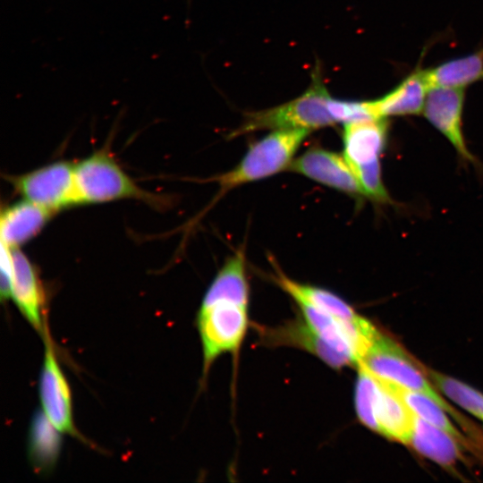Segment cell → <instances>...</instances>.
<instances>
[{
    "label": "cell",
    "mask_w": 483,
    "mask_h": 483,
    "mask_svg": "<svg viewBox=\"0 0 483 483\" xmlns=\"http://www.w3.org/2000/svg\"><path fill=\"white\" fill-rule=\"evenodd\" d=\"M42 337L45 351L38 382L42 412L62 434L80 438L73 421L71 388L58 362L47 327Z\"/></svg>",
    "instance_id": "cell-7"
},
{
    "label": "cell",
    "mask_w": 483,
    "mask_h": 483,
    "mask_svg": "<svg viewBox=\"0 0 483 483\" xmlns=\"http://www.w3.org/2000/svg\"><path fill=\"white\" fill-rule=\"evenodd\" d=\"M430 88L464 89L483 80V47L425 70Z\"/></svg>",
    "instance_id": "cell-19"
},
{
    "label": "cell",
    "mask_w": 483,
    "mask_h": 483,
    "mask_svg": "<svg viewBox=\"0 0 483 483\" xmlns=\"http://www.w3.org/2000/svg\"><path fill=\"white\" fill-rule=\"evenodd\" d=\"M464 89L433 87L428 92L422 113L466 160L473 161L462 133Z\"/></svg>",
    "instance_id": "cell-9"
},
{
    "label": "cell",
    "mask_w": 483,
    "mask_h": 483,
    "mask_svg": "<svg viewBox=\"0 0 483 483\" xmlns=\"http://www.w3.org/2000/svg\"><path fill=\"white\" fill-rule=\"evenodd\" d=\"M260 333L261 340L267 345L299 347L314 354L333 369L357 366L351 357L334 348L317 335L301 317L275 327H264Z\"/></svg>",
    "instance_id": "cell-11"
},
{
    "label": "cell",
    "mask_w": 483,
    "mask_h": 483,
    "mask_svg": "<svg viewBox=\"0 0 483 483\" xmlns=\"http://www.w3.org/2000/svg\"><path fill=\"white\" fill-rule=\"evenodd\" d=\"M61 432L42 412L36 413L29 434V456L38 471H49L58 460Z\"/></svg>",
    "instance_id": "cell-20"
},
{
    "label": "cell",
    "mask_w": 483,
    "mask_h": 483,
    "mask_svg": "<svg viewBox=\"0 0 483 483\" xmlns=\"http://www.w3.org/2000/svg\"><path fill=\"white\" fill-rule=\"evenodd\" d=\"M12 299L30 326L43 335L46 297L32 262L20 249H12Z\"/></svg>",
    "instance_id": "cell-10"
},
{
    "label": "cell",
    "mask_w": 483,
    "mask_h": 483,
    "mask_svg": "<svg viewBox=\"0 0 483 483\" xmlns=\"http://www.w3.org/2000/svg\"><path fill=\"white\" fill-rule=\"evenodd\" d=\"M331 98L320 73L315 71L312 82L304 93L269 109L248 113L231 137L261 130L306 129L312 131L331 126L336 123L330 112Z\"/></svg>",
    "instance_id": "cell-1"
},
{
    "label": "cell",
    "mask_w": 483,
    "mask_h": 483,
    "mask_svg": "<svg viewBox=\"0 0 483 483\" xmlns=\"http://www.w3.org/2000/svg\"><path fill=\"white\" fill-rule=\"evenodd\" d=\"M309 132L306 129L275 130L254 142L233 169L213 178L219 185V196L287 169Z\"/></svg>",
    "instance_id": "cell-2"
},
{
    "label": "cell",
    "mask_w": 483,
    "mask_h": 483,
    "mask_svg": "<svg viewBox=\"0 0 483 483\" xmlns=\"http://www.w3.org/2000/svg\"><path fill=\"white\" fill-rule=\"evenodd\" d=\"M52 216V212L24 199L6 206L0 218L1 244L19 249L35 237Z\"/></svg>",
    "instance_id": "cell-14"
},
{
    "label": "cell",
    "mask_w": 483,
    "mask_h": 483,
    "mask_svg": "<svg viewBox=\"0 0 483 483\" xmlns=\"http://www.w3.org/2000/svg\"><path fill=\"white\" fill-rule=\"evenodd\" d=\"M436 386L459 406L483 420V394L453 377L422 366Z\"/></svg>",
    "instance_id": "cell-21"
},
{
    "label": "cell",
    "mask_w": 483,
    "mask_h": 483,
    "mask_svg": "<svg viewBox=\"0 0 483 483\" xmlns=\"http://www.w3.org/2000/svg\"><path fill=\"white\" fill-rule=\"evenodd\" d=\"M274 282L295 302L307 303L335 318L353 321L360 318L352 306L335 293L315 285L302 284L288 277L276 266Z\"/></svg>",
    "instance_id": "cell-17"
},
{
    "label": "cell",
    "mask_w": 483,
    "mask_h": 483,
    "mask_svg": "<svg viewBox=\"0 0 483 483\" xmlns=\"http://www.w3.org/2000/svg\"><path fill=\"white\" fill-rule=\"evenodd\" d=\"M397 388L404 402L417 417L446 431L462 444L467 445L463 436L453 426L445 415V410L436 401L419 392L408 390L399 386Z\"/></svg>",
    "instance_id": "cell-22"
},
{
    "label": "cell",
    "mask_w": 483,
    "mask_h": 483,
    "mask_svg": "<svg viewBox=\"0 0 483 483\" xmlns=\"http://www.w3.org/2000/svg\"><path fill=\"white\" fill-rule=\"evenodd\" d=\"M460 444L446 431L416 416L410 445L421 455L451 469L462 458Z\"/></svg>",
    "instance_id": "cell-18"
},
{
    "label": "cell",
    "mask_w": 483,
    "mask_h": 483,
    "mask_svg": "<svg viewBox=\"0 0 483 483\" xmlns=\"http://www.w3.org/2000/svg\"><path fill=\"white\" fill-rule=\"evenodd\" d=\"M375 377L378 386L375 404L377 433L388 439L410 445L415 414L401 396L395 384Z\"/></svg>",
    "instance_id": "cell-13"
},
{
    "label": "cell",
    "mask_w": 483,
    "mask_h": 483,
    "mask_svg": "<svg viewBox=\"0 0 483 483\" xmlns=\"http://www.w3.org/2000/svg\"><path fill=\"white\" fill-rule=\"evenodd\" d=\"M429 89L425 70L417 69L386 94L371 100L374 113L377 118L418 114Z\"/></svg>",
    "instance_id": "cell-15"
},
{
    "label": "cell",
    "mask_w": 483,
    "mask_h": 483,
    "mask_svg": "<svg viewBox=\"0 0 483 483\" xmlns=\"http://www.w3.org/2000/svg\"><path fill=\"white\" fill-rule=\"evenodd\" d=\"M224 300L249 306L250 286L246 273L245 252L242 248L230 256L217 272L203 297L201 305H209Z\"/></svg>",
    "instance_id": "cell-16"
},
{
    "label": "cell",
    "mask_w": 483,
    "mask_h": 483,
    "mask_svg": "<svg viewBox=\"0 0 483 483\" xmlns=\"http://www.w3.org/2000/svg\"><path fill=\"white\" fill-rule=\"evenodd\" d=\"M362 363L374 376L408 390L428 395L456 418L460 415L436 393L426 378L422 365L403 351L392 338L378 332L362 359ZM461 420V419H459Z\"/></svg>",
    "instance_id": "cell-5"
},
{
    "label": "cell",
    "mask_w": 483,
    "mask_h": 483,
    "mask_svg": "<svg viewBox=\"0 0 483 483\" xmlns=\"http://www.w3.org/2000/svg\"><path fill=\"white\" fill-rule=\"evenodd\" d=\"M78 205L133 199L160 205V197L140 188L106 151H97L74 163Z\"/></svg>",
    "instance_id": "cell-3"
},
{
    "label": "cell",
    "mask_w": 483,
    "mask_h": 483,
    "mask_svg": "<svg viewBox=\"0 0 483 483\" xmlns=\"http://www.w3.org/2000/svg\"><path fill=\"white\" fill-rule=\"evenodd\" d=\"M288 169L348 195L365 196L343 155L313 147L293 159Z\"/></svg>",
    "instance_id": "cell-8"
},
{
    "label": "cell",
    "mask_w": 483,
    "mask_h": 483,
    "mask_svg": "<svg viewBox=\"0 0 483 483\" xmlns=\"http://www.w3.org/2000/svg\"><path fill=\"white\" fill-rule=\"evenodd\" d=\"M354 403L359 420L368 428L377 433L375 404L377 395V381L375 376L360 362L357 365Z\"/></svg>",
    "instance_id": "cell-23"
},
{
    "label": "cell",
    "mask_w": 483,
    "mask_h": 483,
    "mask_svg": "<svg viewBox=\"0 0 483 483\" xmlns=\"http://www.w3.org/2000/svg\"><path fill=\"white\" fill-rule=\"evenodd\" d=\"M202 353L203 377L222 354L240 349L249 326L248 307L231 301L200 305L197 316Z\"/></svg>",
    "instance_id": "cell-4"
},
{
    "label": "cell",
    "mask_w": 483,
    "mask_h": 483,
    "mask_svg": "<svg viewBox=\"0 0 483 483\" xmlns=\"http://www.w3.org/2000/svg\"><path fill=\"white\" fill-rule=\"evenodd\" d=\"M386 118H373L343 124V155L352 169L380 163L387 140Z\"/></svg>",
    "instance_id": "cell-12"
},
{
    "label": "cell",
    "mask_w": 483,
    "mask_h": 483,
    "mask_svg": "<svg viewBox=\"0 0 483 483\" xmlns=\"http://www.w3.org/2000/svg\"><path fill=\"white\" fill-rule=\"evenodd\" d=\"M9 180L24 199L53 214L78 205L74 163L53 162Z\"/></svg>",
    "instance_id": "cell-6"
}]
</instances>
